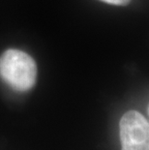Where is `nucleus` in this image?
<instances>
[{
    "mask_svg": "<svg viewBox=\"0 0 149 150\" xmlns=\"http://www.w3.org/2000/svg\"><path fill=\"white\" fill-rule=\"evenodd\" d=\"M37 72L36 62L23 50L10 49L0 56V79L16 91L30 90L36 83Z\"/></svg>",
    "mask_w": 149,
    "mask_h": 150,
    "instance_id": "obj_1",
    "label": "nucleus"
},
{
    "mask_svg": "<svg viewBox=\"0 0 149 150\" xmlns=\"http://www.w3.org/2000/svg\"><path fill=\"white\" fill-rule=\"evenodd\" d=\"M121 150H149V122L137 110L123 114L119 122Z\"/></svg>",
    "mask_w": 149,
    "mask_h": 150,
    "instance_id": "obj_2",
    "label": "nucleus"
},
{
    "mask_svg": "<svg viewBox=\"0 0 149 150\" xmlns=\"http://www.w3.org/2000/svg\"><path fill=\"white\" fill-rule=\"evenodd\" d=\"M100 1L115 6H126L131 2V0H100Z\"/></svg>",
    "mask_w": 149,
    "mask_h": 150,
    "instance_id": "obj_3",
    "label": "nucleus"
},
{
    "mask_svg": "<svg viewBox=\"0 0 149 150\" xmlns=\"http://www.w3.org/2000/svg\"><path fill=\"white\" fill-rule=\"evenodd\" d=\"M148 112H149V107H148Z\"/></svg>",
    "mask_w": 149,
    "mask_h": 150,
    "instance_id": "obj_4",
    "label": "nucleus"
}]
</instances>
